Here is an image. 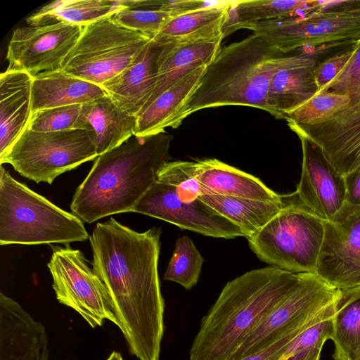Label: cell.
I'll return each mask as SVG.
<instances>
[{"label": "cell", "mask_w": 360, "mask_h": 360, "mask_svg": "<svg viewBox=\"0 0 360 360\" xmlns=\"http://www.w3.org/2000/svg\"><path fill=\"white\" fill-rule=\"evenodd\" d=\"M231 6V1H219L172 18L153 38L164 44L224 39L222 29Z\"/></svg>", "instance_id": "obj_26"}, {"label": "cell", "mask_w": 360, "mask_h": 360, "mask_svg": "<svg viewBox=\"0 0 360 360\" xmlns=\"http://www.w3.org/2000/svg\"><path fill=\"white\" fill-rule=\"evenodd\" d=\"M152 38L106 16L84 26L77 42L63 60L62 70L101 86L126 69Z\"/></svg>", "instance_id": "obj_7"}, {"label": "cell", "mask_w": 360, "mask_h": 360, "mask_svg": "<svg viewBox=\"0 0 360 360\" xmlns=\"http://www.w3.org/2000/svg\"><path fill=\"white\" fill-rule=\"evenodd\" d=\"M172 137L165 131L151 136H131L120 146L98 156L88 175L77 187L70 209L91 224L112 214L133 212L170 161Z\"/></svg>", "instance_id": "obj_2"}, {"label": "cell", "mask_w": 360, "mask_h": 360, "mask_svg": "<svg viewBox=\"0 0 360 360\" xmlns=\"http://www.w3.org/2000/svg\"><path fill=\"white\" fill-rule=\"evenodd\" d=\"M82 104L46 108L32 113L28 129L39 132L77 129Z\"/></svg>", "instance_id": "obj_35"}, {"label": "cell", "mask_w": 360, "mask_h": 360, "mask_svg": "<svg viewBox=\"0 0 360 360\" xmlns=\"http://www.w3.org/2000/svg\"><path fill=\"white\" fill-rule=\"evenodd\" d=\"M320 6V1H236L231 6L222 29L223 37L241 29L244 25L309 13Z\"/></svg>", "instance_id": "obj_28"}, {"label": "cell", "mask_w": 360, "mask_h": 360, "mask_svg": "<svg viewBox=\"0 0 360 360\" xmlns=\"http://www.w3.org/2000/svg\"><path fill=\"white\" fill-rule=\"evenodd\" d=\"M123 7L122 0H58L44 6L26 21L29 26L60 22L85 26Z\"/></svg>", "instance_id": "obj_30"}, {"label": "cell", "mask_w": 360, "mask_h": 360, "mask_svg": "<svg viewBox=\"0 0 360 360\" xmlns=\"http://www.w3.org/2000/svg\"><path fill=\"white\" fill-rule=\"evenodd\" d=\"M281 53L252 34L220 49L181 113V121L198 110L243 105L266 111L270 79Z\"/></svg>", "instance_id": "obj_4"}, {"label": "cell", "mask_w": 360, "mask_h": 360, "mask_svg": "<svg viewBox=\"0 0 360 360\" xmlns=\"http://www.w3.org/2000/svg\"><path fill=\"white\" fill-rule=\"evenodd\" d=\"M315 274L340 290L360 286V205L345 204L329 221Z\"/></svg>", "instance_id": "obj_13"}, {"label": "cell", "mask_w": 360, "mask_h": 360, "mask_svg": "<svg viewBox=\"0 0 360 360\" xmlns=\"http://www.w3.org/2000/svg\"><path fill=\"white\" fill-rule=\"evenodd\" d=\"M359 360H360V359Z\"/></svg>", "instance_id": "obj_43"}, {"label": "cell", "mask_w": 360, "mask_h": 360, "mask_svg": "<svg viewBox=\"0 0 360 360\" xmlns=\"http://www.w3.org/2000/svg\"><path fill=\"white\" fill-rule=\"evenodd\" d=\"M88 238L81 219L15 180L1 165L0 245L68 244Z\"/></svg>", "instance_id": "obj_5"}, {"label": "cell", "mask_w": 360, "mask_h": 360, "mask_svg": "<svg viewBox=\"0 0 360 360\" xmlns=\"http://www.w3.org/2000/svg\"><path fill=\"white\" fill-rule=\"evenodd\" d=\"M351 101L347 94L333 91L316 94L284 117L288 124L314 125L322 123L343 108Z\"/></svg>", "instance_id": "obj_32"}, {"label": "cell", "mask_w": 360, "mask_h": 360, "mask_svg": "<svg viewBox=\"0 0 360 360\" xmlns=\"http://www.w3.org/2000/svg\"><path fill=\"white\" fill-rule=\"evenodd\" d=\"M194 163L195 179L202 186V194L210 193L263 201H283L282 195L268 188L258 178L217 159L199 160Z\"/></svg>", "instance_id": "obj_22"}, {"label": "cell", "mask_w": 360, "mask_h": 360, "mask_svg": "<svg viewBox=\"0 0 360 360\" xmlns=\"http://www.w3.org/2000/svg\"><path fill=\"white\" fill-rule=\"evenodd\" d=\"M161 229L137 232L111 217L89 237L93 269L105 285L131 353L160 360L165 302L158 265Z\"/></svg>", "instance_id": "obj_1"}, {"label": "cell", "mask_w": 360, "mask_h": 360, "mask_svg": "<svg viewBox=\"0 0 360 360\" xmlns=\"http://www.w3.org/2000/svg\"><path fill=\"white\" fill-rule=\"evenodd\" d=\"M32 77L21 71L0 75V159L27 129L32 115Z\"/></svg>", "instance_id": "obj_20"}, {"label": "cell", "mask_w": 360, "mask_h": 360, "mask_svg": "<svg viewBox=\"0 0 360 360\" xmlns=\"http://www.w3.org/2000/svg\"><path fill=\"white\" fill-rule=\"evenodd\" d=\"M52 250L47 266L59 302L76 311L92 328L101 326L105 320L117 326L107 288L83 253L68 244L52 246Z\"/></svg>", "instance_id": "obj_11"}, {"label": "cell", "mask_w": 360, "mask_h": 360, "mask_svg": "<svg viewBox=\"0 0 360 360\" xmlns=\"http://www.w3.org/2000/svg\"><path fill=\"white\" fill-rule=\"evenodd\" d=\"M204 262L192 240L184 236L176 241L175 248L163 278L191 290L198 283Z\"/></svg>", "instance_id": "obj_31"}, {"label": "cell", "mask_w": 360, "mask_h": 360, "mask_svg": "<svg viewBox=\"0 0 360 360\" xmlns=\"http://www.w3.org/2000/svg\"><path fill=\"white\" fill-rule=\"evenodd\" d=\"M165 46L152 38L126 69L101 86L113 102L129 115L136 117L151 96Z\"/></svg>", "instance_id": "obj_18"}, {"label": "cell", "mask_w": 360, "mask_h": 360, "mask_svg": "<svg viewBox=\"0 0 360 360\" xmlns=\"http://www.w3.org/2000/svg\"><path fill=\"white\" fill-rule=\"evenodd\" d=\"M198 198L238 226L246 238L257 233L285 205V201H263L210 193Z\"/></svg>", "instance_id": "obj_27"}, {"label": "cell", "mask_w": 360, "mask_h": 360, "mask_svg": "<svg viewBox=\"0 0 360 360\" xmlns=\"http://www.w3.org/2000/svg\"><path fill=\"white\" fill-rule=\"evenodd\" d=\"M292 53L280 58L270 79L266 111L277 119H283L288 112L318 93L314 70L319 52Z\"/></svg>", "instance_id": "obj_17"}, {"label": "cell", "mask_w": 360, "mask_h": 360, "mask_svg": "<svg viewBox=\"0 0 360 360\" xmlns=\"http://www.w3.org/2000/svg\"><path fill=\"white\" fill-rule=\"evenodd\" d=\"M241 29L252 30L284 55L304 47L352 45L360 39V11L319 8L306 15L249 23Z\"/></svg>", "instance_id": "obj_9"}, {"label": "cell", "mask_w": 360, "mask_h": 360, "mask_svg": "<svg viewBox=\"0 0 360 360\" xmlns=\"http://www.w3.org/2000/svg\"><path fill=\"white\" fill-rule=\"evenodd\" d=\"M302 150V173L295 192L300 202L323 221L331 220L347 202L345 178L318 146L299 137Z\"/></svg>", "instance_id": "obj_16"}, {"label": "cell", "mask_w": 360, "mask_h": 360, "mask_svg": "<svg viewBox=\"0 0 360 360\" xmlns=\"http://www.w3.org/2000/svg\"><path fill=\"white\" fill-rule=\"evenodd\" d=\"M207 65L199 68L178 81L136 116L134 135L147 136L177 128L187 102L197 89Z\"/></svg>", "instance_id": "obj_23"}, {"label": "cell", "mask_w": 360, "mask_h": 360, "mask_svg": "<svg viewBox=\"0 0 360 360\" xmlns=\"http://www.w3.org/2000/svg\"><path fill=\"white\" fill-rule=\"evenodd\" d=\"M352 46L318 63L314 70L318 93L323 91L347 64L353 53Z\"/></svg>", "instance_id": "obj_38"}, {"label": "cell", "mask_w": 360, "mask_h": 360, "mask_svg": "<svg viewBox=\"0 0 360 360\" xmlns=\"http://www.w3.org/2000/svg\"><path fill=\"white\" fill-rule=\"evenodd\" d=\"M325 122L314 125L288 124L298 137L319 148L344 176L360 167V93Z\"/></svg>", "instance_id": "obj_15"}, {"label": "cell", "mask_w": 360, "mask_h": 360, "mask_svg": "<svg viewBox=\"0 0 360 360\" xmlns=\"http://www.w3.org/2000/svg\"><path fill=\"white\" fill-rule=\"evenodd\" d=\"M0 360H49L44 326L2 292L0 293Z\"/></svg>", "instance_id": "obj_19"}, {"label": "cell", "mask_w": 360, "mask_h": 360, "mask_svg": "<svg viewBox=\"0 0 360 360\" xmlns=\"http://www.w3.org/2000/svg\"><path fill=\"white\" fill-rule=\"evenodd\" d=\"M314 318L302 327L285 335L264 349L245 356L240 360H280L283 353V347L307 326Z\"/></svg>", "instance_id": "obj_39"}, {"label": "cell", "mask_w": 360, "mask_h": 360, "mask_svg": "<svg viewBox=\"0 0 360 360\" xmlns=\"http://www.w3.org/2000/svg\"><path fill=\"white\" fill-rule=\"evenodd\" d=\"M300 276L271 266L229 281L202 319L189 360H228Z\"/></svg>", "instance_id": "obj_3"}, {"label": "cell", "mask_w": 360, "mask_h": 360, "mask_svg": "<svg viewBox=\"0 0 360 360\" xmlns=\"http://www.w3.org/2000/svg\"><path fill=\"white\" fill-rule=\"evenodd\" d=\"M133 212L207 236L225 239L245 236L238 226L199 198L184 202L179 199L173 186L158 180L140 199Z\"/></svg>", "instance_id": "obj_14"}, {"label": "cell", "mask_w": 360, "mask_h": 360, "mask_svg": "<svg viewBox=\"0 0 360 360\" xmlns=\"http://www.w3.org/2000/svg\"><path fill=\"white\" fill-rule=\"evenodd\" d=\"M321 6L328 10L360 11V0L322 1Z\"/></svg>", "instance_id": "obj_40"}, {"label": "cell", "mask_w": 360, "mask_h": 360, "mask_svg": "<svg viewBox=\"0 0 360 360\" xmlns=\"http://www.w3.org/2000/svg\"><path fill=\"white\" fill-rule=\"evenodd\" d=\"M281 211L254 236L249 246L264 262L295 273L315 274L322 245L323 220L298 200L295 193Z\"/></svg>", "instance_id": "obj_6"}, {"label": "cell", "mask_w": 360, "mask_h": 360, "mask_svg": "<svg viewBox=\"0 0 360 360\" xmlns=\"http://www.w3.org/2000/svg\"><path fill=\"white\" fill-rule=\"evenodd\" d=\"M222 39L166 44L160 56L155 88L141 111L178 81L211 63L220 50Z\"/></svg>", "instance_id": "obj_25"}, {"label": "cell", "mask_w": 360, "mask_h": 360, "mask_svg": "<svg viewBox=\"0 0 360 360\" xmlns=\"http://www.w3.org/2000/svg\"><path fill=\"white\" fill-rule=\"evenodd\" d=\"M107 95L102 86L65 72L47 71L32 77V112L56 107L85 104Z\"/></svg>", "instance_id": "obj_24"}, {"label": "cell", "mask_w": 360, "mask_h": 360, "mask_svg": "<svg viewBox=\"0 0 360 360\" xmlns=\"http://www.w3.org/2000/svg\"><path fill=\"white\" fill-rule=\"evenodd\" d=\"M322 349L312 348L298 353L285 360H320Z\"/></svg>", "instance_id": "obj_41"}, {"label": "cell", "mask_w": 360, "mask_h": 360, "mask_svg": "<svg viewBox=\"0 0 360 360\" xmlns=\"http://www.w3.org/2000/svg\"><path fill=\"white\" fill-rule=\"evenodd\" d=\"M110 18L125 28L153 37L173 16L160 9L124 6L110 15Z\"/></svg>", "instance_id": "obj_34"}, {"label": "cell", "mask_w": 360, "mask_h": 360, "mask_svg": "<svg viewBox=\"0 0 360 360\" xmlns=\"http://www.w3.org/2000/svg\"><path fill=\"white\" fill-rule=\"evenodd\" d=\"M194 165V161H169L160 169L157 180L173 186L181 201L193 202L202 190L195 179Z\"/></svg>", "instance_id": "obj_33"}, {"label": "cell", "mask_w": 360, "mask_h": 360, "mask_svg": "<svg viewBox=\"0 0 360 360\" xmlns=\"http://www.w3.org/2000/svg\"><path fill=\"white\" fill-rule=\"evenodd\" d=\"M84 26L60 22L16 28L9 41L7 71H21L32 77L62 70L63 62L75 46Z\"/></svg>", "instance_id": "obj_12"}, {"label": "cell", "mask_w": 360, "mask_h": 360, "mask_svg": "<svg viewBox=\"0 0 360 360\" xmlns=\"http://www.w3.org/2000/svg\"><path fill=\"white\" fill-rule=\"evenodd\" d=\"M335 360L360 359V286L340 290L333 318Z\"/></svg>", "instance_id": "obj_29"}, {"label": "cell", "mask_w": 360, "mask_h": 360, "mask_svg": "<svg viewBox=\"0 0 360 360\" xmlns=\"http://www.w3.org/2000/svg\"><path fill=\"white\" fill-rule=\"evenodd\" d=\"M105 360H123V358L120 352H112Z\"/></svg>", "instance_id": "obj_42"}, {"label": "cell", "mask_w": 360, "mask_h": 360, "mask_svg": "<svg viewBox=\"0 0 360 360\" xmlns=\"http://www.w3.org/2000/svg\"><path fill=\"white\" fill-rule=\"evenodd\" d=\"M338 291L315 274H301L295 288L264 317L228 360H240L264 349L302 327L334 301Z\"/></svg>", "instance_id": "obj_10"}, {"label": "cell", "mask_w": 360, "mask_h": 360, "mask_svg": "<svg viewBox=\"0 0 360 360\" xmlns=\"http://www.w3.org/2000/svg\"><path fill=\"white\" fill-rule=\"evenodd\" d=\"M98 156L86 130L39 132L27 128L0 163L11 165L21 176L37 184H51L60 174Z\"/></svg>", "instance_id": "obj_8"}, {"label": "cell", "mask_w": 360, "mask_h": 360, "mask_svg": "<svg viewBox=\"0 0 360 360\" xmlns=\"http://www.w3.org/2000/svg\"><path fill=\"white\" fill-rule=\"evenodd\" d=\"M136 121L105 95L82 105L77 129L89 132L99 156L133 136Z\"/></svg>", "instance_id": "obj_21"}, {"label": "cell", "mask_w": 360, "mask_h": 360, "mask_svg": "<svg viewBox=\"0 0 360 360\" xmlns=\"http://www.w3.org/2000/svg\"><path fill=\"white\" fill-rule=\"evenodd\" d=\"M352 49V55L347 64L323 91L349 96L360 93V39L353 44Z\"/></svg>", "instance_id": "obj_36"}, {"label": "cell", "mask_w": 360, "mask_h": 360, "mask_svg": "<svg viewBox=\"0 0 360 360\" xmlns=\"http://www.w3.org/2000/svg\"><path fill=\"white\" fill-rule=\"evenodd\" d=\"M219 1H205L200 0H177V1H129V7L132 8L160 9L170 13L173 18L212 6Z\"/></svg>", "instance_id": "obj_37"}]
</instances>
